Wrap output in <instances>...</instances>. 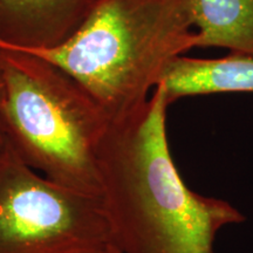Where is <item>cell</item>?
I'll return each instance as SVG.
<instances>
[{"label": "cell", "instance_id": "cell-1", "mask_svg": "<svg viewBox=\"0 0 253 253\" xmlns=\"http://www.w3.org/2000/svg\"><path fill=\"white\" fill-rule=\"evenodd\" d=\"M162 84L113 120L99 151L100 201L123 253H214L218 232L244 221L235 207L188 188L170 153Z\"/></svg>", "mask_w": 253, "mask_h": 253}, {"label": "cell", "instance_id": "cell-2", "mask_svg": "<svg viewBox=\"0 0 253 253\" xmlns=\"http://www.w3.org/2000/svg\"><path fill=\"white\" fill-rule=\"evenodd\" d=\"M195 42L186 0H99L62 45L21 52L65 71L113 121L147 102L170 63Z\"/></svg>", "mask_w": 253, "mask_h": 253}, {"label": "cell", "instance_id": "cell-3", "mask_svg": "<svg viewBox=\"0 0 253 253\" xmlns=\"http://www.w3.org/2000/svg\"><path fill=\"white\" fill-rule=\"evenodd\" d=\"M1 119L25 164L75 191L100 194L99 151L110 119L72 77L40 56L0 47Z\"/></svg>", "mask_w": 253, "mask_h": 253}, {"label": "cell", "instance_id": "cell-4", "mask_svg": "<svg viewBox=\"0 0 253 253\" xmlns=\"http://www.w3.org/2000/svg\"><path fill=\"white\" fill-rule=\"evenodd\" d=\"M108 243L100 197L50 181L9 145L0 158V253H80Z\"/></svg>", "mask_w": 253, "mask_h": 253}, {"label": "cell", "instance_id": "cell-5", "mask_svg": "<svg viewBox=\"0 0 253 253\" xmlns=\"http://www.w3.org/2000/svg\"><path fill=\"white\" fill-rule=\"evenodd\" d=\"M99 0H0V47L55 48L86 21Z\"/></svg>", "mask_w": 253, "mask_h": 253}, {"label": "cell", "instance_id": "cell-6", "mask_svg": "<svg viewBox=\"0 0 253 253\" xmlns=\"http://www.w3.org/2000/svg\"><path fill=\"white\" fill-rule=\"evenodd\" d=\"M160 84L170 104L199 95L253 93V58L232 53L219 59L181 55L170 63Z\"/></svg>", "mask_w": 253, "mask_h": 253}, {"label": "cell", "instance_id": "cell-7", "mask_svg": "<svg viewBox=\"0 0 253 253\" xmlns=\"http://www.w3.org/2000/svg\"><path fill=\"white\" fill-rule=\"evenodd\" d=\"M195 48H225L253 58V0H186Z\"/></svg>", "mask_w": 253, "mask_h": 253}, {"label": "cell", "instance_id": "cell-8", "mask_svg": "<svg viewBox=\"0 0 253 253\" xmlns=\"http://www.w3.org/2000/svg\"><path fill=\"white\" fill-rule=\"evenodd\" d=\"M9 147L7 137H6L4 125H2L1 119V80H0V158L4 156L6 151H7Z\"/></svg>", "mask_w": 253, "mask_h": 253}, {"label": "cell", "instance_id": "cell-9", "mask_svg": "<svg viewBox=\"0 0 253 253\" xmlns=\"http://www.w3.org/2000/svg\"><path fill=\"white\" fill-rule=\"evenodd\" d=\"M80 253H123L118 246H115L113 243H108V244H104L97 248L87 250V251L80 252Z\"/></svg>", "mask_w": 253, "mask_h": 253}]
</instances>
